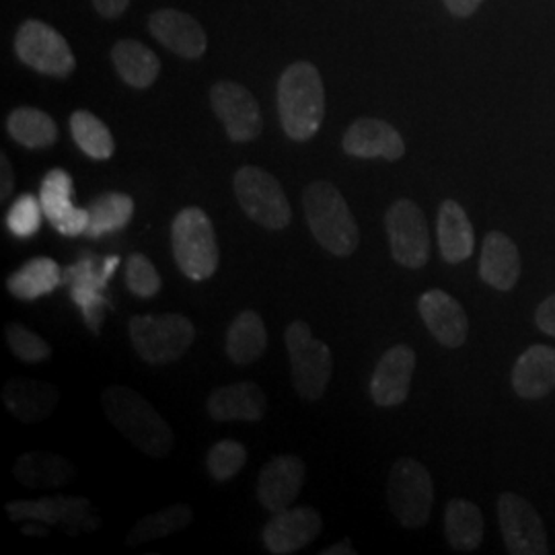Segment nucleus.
Masks as SVG:
<instances>
[{"instance_id":"obj_26","label":"nucleus","mask_w":555,"mask_h":555,"mask_svg":"<svg viewBox=\"0 0 555 555\" xmlns=\"http://www.w3.org/2000/svg\"><path fill=\"white\" fill-rule=\"evenodd\" d=\"M438 247L447 263H461L472 258L476 247L474 224L455 199H444L438 210Z\"/></svg>"},{"instance_id":"obj_40","label":"nucleus","mask_w":555,"mask_h":555,"mask_svg":"<svg viewBox=\"0 0 555 555\" xmlns=\"http://www.w3.org/2000/svg\"><path fill=\"white\" fill-rule=\"evenodd\" d=\"M535 323L543 334L555 337V295L537 307Z\"/></svg>"},{"instance_id":"obj_34","label":"nucleus","mask_w":555,"mask_h":555,"mask_svg":"<svg viewBox=\"0 0 555 555\" xmlns=\"http://www.w3.org/2000/svg\"><path fill=\"white\" fill-rule=\"evenodd\" d=\"M194 520V511L185 504H173L157 513L142 516L139 522L132 527V531L126 537L128 547H140L144 543L157 541L163 537L173 535L190 527Z\"/></svg>"},{"instance_id":"obj_2","label":"nucleus","mask_w":555,"mask_h":555,"mask_svg":"<svg viewBox=\"0 0 555 555\" xmlns=\"http://www.w3.org/2000/svg\"><path fill=\"white\" fill-rule=\"evenodd\" d=\"M278 114L288 139L305 142L319 132L325 116V91L311 62L291 64L278 80Z\"/></svg>"},{"instance_id":"obj_35","label":"nucleus","mask_w":555,"mask_h":555,"mask_svg":"<svg viewBox=\"0 0 555 555\" xmlns=\"http://www.w3.org/2000/svg\"><path fill=\"white\" fill-rule=\"evenodd\" d=\"M70 132L80 151L95 160L112 159L116 142L109 128L91 112L79 109L70 116Z\"/></svg>"},{"instance_id":"obj_11","label":"nucleus","mask_w":555,"mask_h":555,"mask_svg":"<svg viewBox=\"0 0 555 555\" xmlns=\"http://www.w3.org/2000/svg\"><path fill=\"white\" fill-rule=\"evenodd\" d=\"M391 256L403 268H424L430 259V233L416 202L401 198L385 215Z\"/></svg>"},{"instance_id":"obj_4","label":"nucleus","mask_w":555,"mask_h":555,"mask_svg":"<svg viewBox=\"0 0 555 555\" xmlns=\"http://www.w3.org/2000/svg\"><path fill=\"white\" fill-rule=\"evenodd\" d=\"M173 258L183 276L204 282L215 276L219 268L220 254L217 233L208 215L196 208H183L171 224Z\"/></svg>"},{"instance_id":"obj_17","label":"nucleus","mask_w":555,"mask_h":555,"mask_svg":"<svg viewBox=\"0 0 555 555\" xmlns=\"http://www.w3.org/2000/svg\"><path fill=\"white\" fill-rule=\"evenodd\" d=\"M416 360V352L405 344L389 348L380 357L371 378V397L377 405L396 408L408 399Z\"/></svg>"},{"instance_id":"obj_13","label":"nucleus","mask_w":555,"mask_h":555,"mask_svg":"<svg viewBox=\"0 0 555 555\" xmlns=\"http://www.w3.org/2000/svg\"><path fill=\"white\" fill-rule=\"evenodd\" d=\"M210 105L233 142H249L261 134L263 118L258 101L243 85L233 80L217 82L210 91Z\"/></svg>"},{"instance_id":"obj_32","label":"nucleus","mask_w":555,"mask_h":555,"mask_svg":"<svg viewBox=\"0 0 555 555\" xmlns=\"http://www.w3.org/2000/svg\"><path fill=\"white\" fill-rule=\"evenodd\" d=\"M7 132L21 146L38 151L50 149L59 140L54 119L36 107H17L7 118Z\"/></svg>"},{"instance_id":"obj_19","label":"nucleus","mask_w":555,"mask_h":555,"mask_svg":"<svg viewBox=\"0 0 555 555\" xmlns=\"http://www.w3.org/2000/svg\"><path fill=\"white\" fill-rule=\"evenodd\" d=\"M344 151L358 159L397 160L405 155V142L389 121L360 118L346 130Z\"/></svg>"},{"instance_id":"obj_29","label":"nucleus","mask_w":555,"mask_h":555,"mask_svg":"<svg viewBox=\"0 0 555 555\" xmlns=\"http://www.w3.org/2000/svg\"><path fill=\"white\" fill-rule=\"evenodd\" d=\"M62 270L52 258H34L7 278V291L17 300H38L54 293L62 280Z\"/></svg>"},{"instance_id":"obj_42","label":"nucleus","mask_w":555,"mask_h":555,"mask_svg":"<svg viewBox=\"0 0 555 555\" xmlns=\"http://www.w3.org/2000/svg\"><path fill=\"white\" fill-rule=\"evenodd\" d=\"M98 13L101 17H107V20H116L119 15H124V11L128 9L130 0H93Z\"/></svg>"},{"instance_id":"obj_7","label":"nucleus","mask_w":555,"mask_h":555,"mask_svg":"<svg viewBox=\"0 0 555 555\" xmlns=\"http://www.w3.org/2000/svg\"><path fill=\"white\" fill-rule=\"evenodd\" d=\"M387 502L401 527H424L435 504V483L428 469L416 459L396 461L387 481Z\"/></svg>"},{"instance_id":"obj_41","label":"nucleus","mask_w":555,"mask_h":555,"mask_svg":"<svg viewBox=\"0 0 555 555\" xmlns=\"http://www.w3.org/2000/svg\"><path fill=\"white\" fill-rule=\"evenodd\" d=\"M0 202H7L9 196L13 194V188H15V176H13V167H11V160L2 153L0 155Z\"/></svg>"},{"instance_id":"obj_28","label":"nucleus","mask_w":555,"mask_h":555,"mask_svg":"<svg viewBox=\"0 0 555 555\" xmlns=\"http://www.w3.org/2000/svg\"><path fill=\"white\" fill-rule=\"evenodd\" d=\"M227 357L237 366H249L263 357L268 348V330L256 311H243L227 332Z\"/></svg>"},{"instance_id":"obj_30","label":"nucleus","mask_w":555,"mask_h":555,"mask_svg":"<svg viewBox=\"0 0 555 555\" xmlns=\"http://www.w3.org/2000/svg\"><path fill=\"white\" fill-rule=\"evenodd\" d=\"M112 60L121 80L134 89H149L159 77L160 62L157 54L140 41H118L112 50Z\"/></svg>"},{"instance_id":"obj_24","label":"nucleus","mask_w":555,"mask_h":555,"mask_svg":"<svg viewBox=\"0 0 555 555\" xmlns=\"http://www.w3.org/2000/svg\"><path fill=\"white\" fill-rule=\"evenodd\" d=\"M479 276L502 293L513 291L520 278V254L515 241L504 233H488L483 238Z\"/></svg>"},{"instance_id":"obj_44","label":"nucleus","mask_w":555,"mask_h":555,"mask_svg":"<svg viewBox=\"0 0 555 555\" xmlns=\"http://www.w3.org/2000/svg\"><path fill=\"white\" fill-rule=\"evenodd\" d=\"M21 533H23V535L48 537L50 535V527H48L46 522H41V520H27V522L23 525Z\"/></svg>"},{"instance_id":"obj_10","label":"nucleus","mask_w":555,"mask_h":555,"mask_svg":"<svg viewBox=\"0 0 555 555\" xmlns=\"http://www.w3.org/2000/svg\"><path fill=\"white\" fill-rule=\"evenodd\" d=\"M15 52L23 64L56 79L68 77L77 66L68 41L41 21L29 20L21 25L15 38Z\"/></svg>"},{"instance_id":"obj_1","label":"nucleus","mask_w":555,"mask_h":555,"mask_svg":"<svg viewBox=\"0 0 555 555\" xmlns=\"http://www.w3.org/2000/svg\"><path fill=\"white\" fill-rule=\"evenodd\" d=\"M101 403L107 420L139 449L140 453L153 459H163L173 451V428L137 391L124 385H112L103 391Z\"/></svg>"},{"instance_id":"obj_25","label":"nucleus","mask_w":555,"mask_h":555,"mask_svg":"<svg viewBox=\"0 0 555 555\" xmlns=\"http://www.w3.org/2000/svg\"><path fill=\"white\" fill-rule=\"evenodd\" d=\"M513 387L522 399H541L555 389V348L531 346L527 348L513 369Z\"/></svg>"},{"instance_id":"obj_31","label":"nucleus","mask_w":555,"mask_h":555,"mask_svg":"<svg viewBox=\"0 0 555 555\" xmlns=\"http://www.w3.org/2000/svg\"><path fill=\"white\" fill-rule=\"evenodd\" d=\"M444 535L456 552H474L483 539V515L474 502L455 498L444 511Z\"/></svg>"},{"instance_id":"obj_9","label":"nucleus","mask_w":555,"mask_h":555,"mask_svg":"<svg viewBox=\"0 0 555 555\" xmlns=\"http://www.w3.org/2000/svg\"><path fill=\"white\" fill-rule=\"evenodd\" d=\"M235 196L243 212L270 231H282L291 224L293 210L274 176L259 167H241L235 173Z\"/></svg>"},{"instance_id":"obj_3","label":"nucleus","mask_w":555,"mask_h":555,"mask_svg":"<svg viewBox=\"0 0 555 555\" xmlns=\"http://www.w3.org/2000/svg\"><path fill=\"white\" fill-rule=\"evenodd\" d=\"M307 224L319 245L337 258L352 256L360 245V231L348 202L334 183L313 181L302 194Z\"/></svg>"},{"instance_id":"obj_12","label":"nucleus","mask_w":555,"mask_h":555,"mask_svg":"<svg viewBox=\"0 0 555 555\" xmlns=\"http://www.w3.org/2000/svg\"><path fill=\"white\" fill-rule=\"evenodd\" d=\"M498 518L511 554H550L543 520L525 498L513 492L502 494L498 500Z\"/></svg>"},{"instance_id":"obj_8","label":"nucleus","mask_w":555,"mask_h":555,"mask_svg":"<svg viewBox=\"0 0 555 555\" xmlns=\"http://www.w3.org/2000/svg\"><path fill=\"white\" fill-rule=\"evenodd\" d=\"M13 522L41 520L66 535H80L100 529L101 518L85 496H43L38 500H13L7 504Z\"/></svg>"},{"instance_id":"obj_27","label":"nucleus","mask_w":555,"mask_h":555,"mask_svg":"<svg viewBox=\"0 0 555 555\" xmlns=\"http://www.w3.org/2000/svg\"><path fill=\"white\" fill-rule=\"evenodd\" d=\"M13 476L29 490L60 488L75 477V465L66 456L31 451L23 453L13 465Z\"/></svg>"},{"instance_id":"obj_20","label":"nucleus","mask_w":555,"mask_h":555,"mask_svg":"<svg viewBox=\"0 0 555 555\" xmlns=\"http://www.w3.org/2000/svg\"><path fill=\"white\" fill-rule=\"evenodd\" d=\"M2 403L21 422L36 424L59 408L60 389L48 380L11 378L2 389Z\"/></svg>"},{"instance_id":"obj_18","label":"nucleus","mask_w":555,"mask_h":555,"mask_svg":"<svg viewBox=\"0 0 555 555\" xmlns=\"http://www.w3.org/2000/svg\"><path fill=\"white\" fill-rule=\"evenodd\" d=\"M420 318L444 348H461L469 334V321L461 302L444 291L433 288L417 300Z\"/></svg>"},{"instance_id":"obj_14","label":"nucleus","mask_w":555,"mask_h":555,"mask_svg":"<svg viewBox=\"0 0 555 555\" xmlns=\"http://www.w3.org/2000/svg\"><path fill=\"white\" fill-rule=\"evenodd\" d=\"M323 529V520L311 506H291L272 515L263 527V545L270 554L293 555L305 550L318 539Z\"/></svg>"},{"instance_id":"obj_6","label":"nucleus","mask_w":555,"mask_h":555,"mask_svg":"<svg viewBox=\"0 0 555 555\" xmlns=\"http://www.w3.org/2000/svg\"><path fill=\"white\" fill-rule=\"evenodd\" d=\"M293 385L305 401H318L325 393L334 373V357L327 344L313 337L309 323L293 321L284 334Z\"/></svg>"},{"instance_id":"obj_45","label":"nucleus","mask_w":555,"mask_h":555,"mask_svg":"<svg viewBox=\"0 0 555 555\" xmlns=\"http://www.w3.org/2000/svg\"><path fill=\"white\" fill-rule=\"evenodd\" d=\"M357 554V550L352 547V543H350V539H344L341 543H337V545H332V547H327V550H323V555H354Z\"/></svg>"},{"instance_id":"obj_33","label":"nucleus","mask_w":555,"mask_h":555,"mask_svg":"<svg viewBox=\"0 0 555 555\" xmlns=\"http://www.w3.org/2000/svg\"><path fill=\"white\" fill-rule=\"evenodd\" d=\"M89 229L87 237L98 238L116 231H124L134 217V199L128 194L107 192L93 199L89 206Z\"/></svg>"},{"instance_id":"obj_36","label":"nucleus","mask_w":555,"mask_h":555,"mask_svg":"<svg viewBox=\"0 0 555 555\" xmlns=\"http://www.w3.org/2000/svg\"><path fill=\"white\" fill-rule=\"evenodd\" d=\"M247 463V449L237 440H220L206 456L208 474L217 481H229L237 476Z\"/></svg>"},{"instance_id":"obj_5","label":"nucleus","mask_w":555,"mask_h":555,"mask_svg":"<svg viewBox=\"0 0 555 555\" xmlns=\"http://www.w3.org/2000/svg\"><path fill=\"white\" fill-rule=\"evenodd\" d=\"M128 334L139 357L153 364H173L183 357L196 339V327L190 319L179 313L139 315L130 319Z\"/></svg>"},{"instance_id":"obj_21","label":"nucleus","mask_w":555,"mask_h":555,"mask_svg":"<svg viewBox=\"0 0 555 555\" xmlns=\"http://www.w3.org/2000/svg\"><path fill=\"white\" fill-rule=\"evenodd\" d=\"M149 27H151V34L165 48H169L181 59H199L208 48L204 27L194 17L181 11H173V9L157 11L149 21Z\"/></svg>"},{"instance_id":"obj_38","label":"nucleus","mask_w":555,"mask_h":555,"mask_svg":"<svg viewBox=\"0 0 555 555\" xmlns=\"http://www.w3.org/2000/svg\"><path fill=\"white\" fill-rule=\"evenodd\" d=\"M4 337H7V344H9L11 352L23 362L36 364V362H43V360L52 357L50 344L43 337L38 336L36 332H31L25 325L17 323V321L7 325Z\"/></svg>"},{"instance_id":"obj_43","label":"nucleus","mask_w":555,"mask_h":555,"mask_svg":"<svg viewBox=\"0 0 555 555\" xmlns=\"http://www.w3.org/2000/svg\"><path fill=\"white\" fill-rule=\"evenodd\" d=\"M455 17H472L483 0H442Z\"/></svg>"},{"instance_id":"obj_23","label":"nucleus","mask_w":555,"mask_h":555,"mask_svg":"<svg viewBox=\"0 0 555 555\" xmlns=\"http://www.w3.org/2000/svg\"><path fill=\"white\" fill-rule=\"evenodd\" d=\"M62 280H64V284L70 286V295L82 309L85 323L89 325V330H93L98 334L101 319H103V309L107 305L101 291L107 286V280H109L103 274V261H101V266H98V259L82 258L79 263L70 266L62 274Z\"/></svg>"},{"instance_id":"obj_39","label":"nucleus","mask_w":555,"mask_h":555,"mask_svg":"<svg viewBox=\"0 0 555 555\" xmlns=\"http://www.w3.org/2000/svg\"><path fill=\"white\" fill-rule=\"evenodd\" d=\"M126 284L134 297L153 298L160 291L159 272L146 256L132 254L126 259Z\"/></svg>"},{"instance_id":"obj_15","label":"nucleus","mask_w":555,"mask_h":555,"mask_svg":"<svg viewBox=\"0 0 555 555\" xmlns=\"http://www.w3.org/2000/svg\"><path fill=\"white\" fill-rule=\"evenodd\" d=\"M75 185L64 169L46 173L40 185V202L46 219L64 237H79L89 229V210L73 204Z\"/></svg>"},{"instance_id":"obj_37","label":"nucleus","mask_w":555,"mask_h":555,"mask_svg":"<svg viewBox=\"0 0 555 555\" xmlns=\"http://www.w3.org/2000/svg\"><path fill=\"white\" fill-rule=\"evenodd\" d=\"M43 219H46V215H43L40 198L31 196V194H23L9 208L4 222H7V229L15 237L29 238L38 235Z\"/></svg>"},{"instance_id":"obj_22","label":"nucleus","mask_w":555,"mask_h":555,"mask_svg":"<svg viewBox=\"0 0 555 555\" xmlns=\"http://www.w3.org/2000/svg\"><path fill=\"white\" fill-rule=\"evenodd\" d=\"M206 410L217 422H258L266 416L268 397L256 383L238 380L215 389L206 401Z\"/></svg>"},{"instance_id":"obj_16","label":"nucleus","mask_w":555,"mask_h":555,"mask_svg":"<svg viewBox=\"0 0 555 555\" xmlns=\"http://www.w3.org/2000/svg\"><path fill=\"white\" fill-rule=\"evenodd\" d=\"M305 477L307 467L302 459L295 455L274 456L259 472V504L270 515L291 508L305 486Z\"/></svg>"}]
</instances>
